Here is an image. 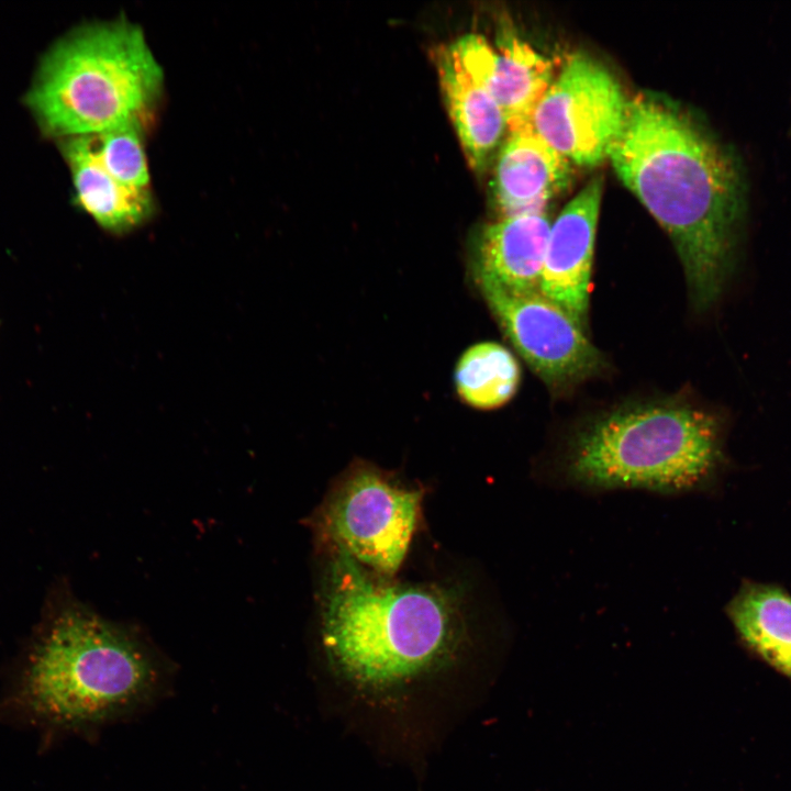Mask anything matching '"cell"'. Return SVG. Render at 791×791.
Instances as JSON below:
<instances>
[{
    "instance_id": "15",
    "label": "cell",
    "mask_w": 791,
    "mask_h": 791,
    "mask_svg": "<svg viewBox=\"0 0 791 791\" xmlns=\"http://www.w3.org/2000/svg\"><path fill=\"white\" fill-rule=\"evenodd\" d=\"M727 613L742 640L791 678V595L776 586L747 582Z\"/></svg>"
},
{
    "instance_id": "14",
    "label": "cell",
    "mask_w": 791,
    "mask_h": 791,
    "mask_svg": "<svg viewBox=\"0 0 791 791\" xmlns=\"http://www.w3.org/2000/svg\"><path fill=\"white\" fill-rule=\"evenodd\" d=\"M62 149L77 202L101 229L122 235L152 218V192L133 190L115 180L99 160L92 136L65 138Z\"/></svg>"
},
{
    "instance_id": "11",
    "label": "cell",
    "mask_w": 791,
    "mask_h": 791,
    "mask_svg": "<svg viewBox=\"0 0 791 791\" xmlns=\"http://www.w3.org/2000/svg\"><path fill=\"white\" fill-rule=\"evenodd\" d=\"M570 178L571 163L531 127L509 132L492 180L495 207L502 219L543 213Z\"/></svg>"
},
{
    "instance_id": "16",
    "label": "cell",
    "mask_w": 791,
    "mask_h": 791,
    "mask_svg": "<svg viewBox=\"0 0 791 791\" xmlns=\"http://www.w3.org/2000/svg\"><path fill=\"white\" fill-rule=\"evenodd\" d=\"M521 378L513 354L494 342L469 347L459 358L455 382L459 397L477 409H494L516 392Z\"/></svg>"
},
{
    "instance_id": "13",
    "label": "cell",
    "mask_w": 791,
    "mask_h": 791,
    "mask_svg": "<svg viewBox=\"0 0 791 791\" xmlns=\"http://www.w3.org/2000/svg\"><path fill=\"white\" fill-rule=\"evenodd\" d=\"M442 93L469 166L481 171L506 131L502 109L461 65L453 44L434 49Z\"/></svg>"
},
{
    "instance_id": "3",
    "label": "cell",
    "mask_w": 791,
    "mask_h": 791,
    "mask_svg": "<svg viewBox=\"0 0 791 791\" xmlns=\"http://www.w3.org/2000/svg\"><path fill=\"white\" fill-rule=\"evenodd\" d=\"M718 414L684 402L630 405L601 414L569 438L562 482L679 493L703 486L723 459Z\"/></svg>"
},
{
    "instance_id": "2",
    "label": "cell",
    "mask_w": 791,
    "mask_h": 791,
    "mask_svg": "<svg viewBox=\"0 0 791 791\" xmlns=\"http://www.w3.org/2000/svg\"><path fill=\"white\" fill-rule=\"evenodd\" d=\"M322 615L323 643L336 668L371 686L433 668L464 631L458 600L447 589L378 581L341 552L331 564Z\"/></svg>"
},
{
    "instance_id": "1",
    "label": "cell",
    "mask_w": 791,
    "mask_h": 791,
    "mask_svg": "<svg viewBox=\"0 0 791 791\" xmlns=\"http://www.w3.org/2000/svg\"><path fill=\"white\" fill-rule=\"evenodd\" d=\"M608 158L670 237L693 308L710 310L738 265L746 183L737 156L667 97L640 91Z\"/></svg>"
},
{
    "instance_id": "17",
    "label": "cell",
    "mask_w": 791,
    "mask_h": 791,
    "mask_svg": "<svg viewBox=\"0 0 791 791\" xmlns=\"http://www.w3.org/2000/svg\"><path fill=\"white\" fill-rule=\"evenodd\" d=\"M144 121H135L93 135L97 156L120 183L137 191H151V175L144 146Z\"/></svg>"
},
{
    "instance_id": "12",
    "label": "cell",
    "mask_w": 791,
    "mask_h": 791,
    "mask_svg": "<svg viewBox=\"0 0 791 791\" xmlns=\"http://www.w3.org/2000/svg\"><path fill=\"white\" fill-rule=\"evenodd\" d=\"M550 226L546 212L504 218L484 226L475 247L479 282L513 292L539 291Z\"/></svg>"
},
{
    "instance_id": "4",
    "label": "cell",
    "mask_w": 791,
    "mask_h": 791,
    "mask_svg": "<svg viewBox=\"0 0 791 791\" xmlns=\"http://www.w3.org/2000/svg\"><path fill=\"white\" fill-rule=\"evenodd\" d=\"M164 73L143 30L125 18L80 27L45 56L27 93L44 131L93 136L147 122Z\"/></svg>"
},
{
    "instance_id": "10",
    "label": "cell",
    "mask_w": 791,
    "mask_h": 791,
    "mask_svg": "<svg viewBox=\"0 0 791 791\" xmlns=\"http://www.w3.org/2000/svg\"><path fill=\"white\" fill-rule=\"evenodd\" d=\"M603 180L591 179L550 226L539 292L587 325L594 239Z\"/></svg>"
},
{
    "instance_id": "7",
    "label": "cell",
    "mask_w": 791,
    "mask_h": 791,
    "mask_svg": "<svg viewBox=\"0 0 791 791\" xmlns=\"http://www.w3.org/2000/svg\"><path fill=\"white\" fill-rule=\"evenodd\" d=\"M628 100L606 67L575 53L555 75L528 126L571 164L597 166L623 127Z\"/></svg>"
},
{
    "instance_id": "9",
    "label": "cell",
    "mask_w": 791,
    "mask_h": 791,
    "mask_svg": "<svg viewBox=\"0 0 791 791\" xmlns=\"http://www.w3.org/2000/svg\"><path fill=\"white\" fill-rule=\"evenodd\" d=\"M453 46L467 73L502 109L509 132L530 127L532 113L555 77L553 62L511 32L499 34L498 47L479 34Z\"/></svg>"
},
{
    "instance_id": "5",
    "label": "cell",
    "mask_w": 791,
    "mask_h": 791,
    "mask_svg": "<svg viewBox=\"0 0 791 791\" xmlns=\"http://www.w3.org/2000/svg\"><path fill=\"white\" fill-rule=\"evenodd\" d=\"M158 678L157 660L135 633L68 603L36 644L22 695L34 713L52 721L96 723L147 700Z\"/></svg>"
},
{
    "instance_id": "8",
    "label": "cell",
    "mask_w": 791,
    "mask_h": 791,
    "mask_svg": "<svg viewBox=\"0 0 791 791\" xmlns=\"http://www.w3.org/2000/svg\"><path fill=\"white\" fill-rule=\"evenodd\" d=\"M480 288L516 350L553 391L602 369L603 358L584 330L539 291L513 292L484 281Z\"/></svg>"
},
{
    "instance_id": "6",
    "label": "cell",
    "mask_w": 791,
    "mask_h": 791,
    "mask_svg": "<svg viewBox=\"0 0 791 791\" xmlns=\"http://www.w3.org/2000/svg\"><path fill=\"white\" fill-rule=\"evenodd\" d=\"M423 492L361 466L347 474L324 502L317 527L335 552L366 569L392 576L417 524Z\"/></svg>"
}]
</instances>
